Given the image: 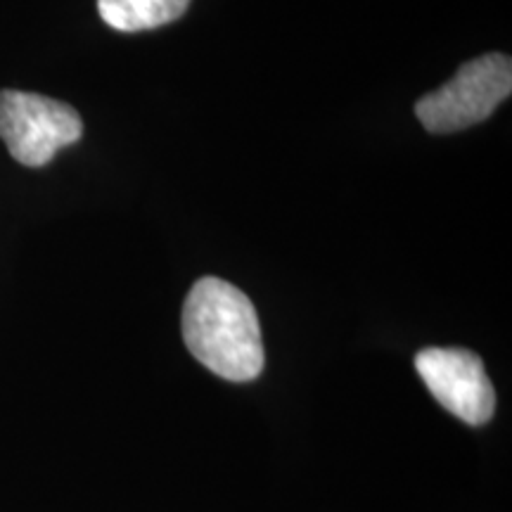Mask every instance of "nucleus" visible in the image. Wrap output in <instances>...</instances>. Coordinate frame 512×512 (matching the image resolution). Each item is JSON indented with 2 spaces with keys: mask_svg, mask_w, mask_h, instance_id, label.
<instances>
[{
  "mask_svg": "<svg viewBox=\"0 0 512 512\" xmlns=\"http://www.w3.org/2000/svg\"><path fill=\"white\" fill-rule=\"evenodd\" d=\"M190 0H98V12L107 27L136 34L159 29L181 19Z\"/></svg>",
  "mask_w": 512,
  "mask_h": 512,
  "instance_id": "obj_5",
  "label": "nucleus"
},
{
  "mask_svg": "<svg viewBox=\"0 0 512 512\" xmlns=\"http://www.w3.org/2000/svg\"><path fill=\"white\" fill-rule=\"evenodd\" d=\"M190 354L228 382H252L264 370V342L254 304L221 278H200L183 304Z\"/></svg>",
  "mask_w": 512,
  "mask_h": 512,
  "instance_id": "obj_1",
  "label": "nucleus"
},
{
  "mask_svg": "<svg viewBox=\"0 0 512 512\" xmlns=\"http://www.w3.org/2000/svg\"><path fill=\"white\" fill-rule=\"evenodd\" d=\"M81 136L83 121L67 102L38 93L0 91V138L19 164L46 166Z\"/></svg>",
  "mask_w": 512,
  "mask_h": 512,
  "instance_id": "obj_3",
  "label": "nucleus"
},
{
  "mask_svg": "<svg viewBox=\"0 0 512 512\" xmlns=\"http://www.w3.org/2000/svg\"><path fill=\"white\" fill-rule=\"evenodd\" d=\"M415 370L434 399L458 420L479 427L494 418L496 389L477 354L456 347L422 349Z\"/></svg>",
  "mask_w": 512,
  "mask_h": 512,
  "instance_id": "obj_4",
  "label": "nucleus"
},
{
  "mask_svg": "<svg viewBox=\"0 0 512 512\" xmlns=\"http://www.w3.org/2000/svg\"><path fill=\"white\" fill-rule=\"evenodd\" d=\"M512 93V60L489 53L465 62L456 76L415 102V114L430 133H456L482 124Z\"/></svg>",
  "mask_w": 512,
  "mask_h": 512,
  "instance_id": "obj_2",
  "label": "nucleus"
}]
</instances>
